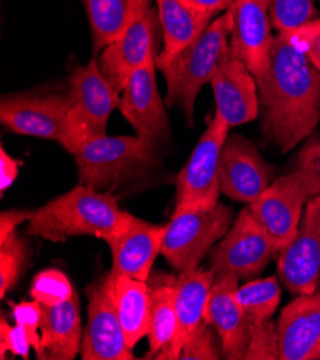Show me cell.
I'll list each match as a JSON object with an SVG mask.
<instances>
[{"instance_id":"obj_16","label":"cell","mask_w":320,"mask_h":360,"mask_svg":"<svg viewBox=\"0 0 320 360\" xmlns=\"http://www.w3.org/2000/svg\"><path fill=\"white\" fill-rule=\"evenodd\" d=\"M216 112L230 128L252 122L259 117V86L255 75L231 49H224L220 65L211 79Z\"/></svg>"},{"instance_id":"obj_31","label":"cell","mask_w":320,"mask_h":360,"mask_svg":"<svg viewBox=\"0 0 320 360\" xmlns=\"http://www.w3.org/2000/svg\"><path fill=\"white\" fill-rule=\"evenodd\" d=\"M223 356L222 342L215 335V326L203 320L186 342L180 357L181 360H217Z\"/></svg>"},{"instance_id":"obj_19","label":"cell","mask_w":320,"mask_h":360,"mask_svg":"<svg viewBox=\"0 0 320 360\" xmlns=\"http://www.w3.org/2000/svg\"><path fill=\"white\" fill-rule=\"evenodd\" d=\"M165 227L154 226L138 217L120 234L105 240L113 253V270L117 274L147 281L157 256L161 253Z\"/></svg>"},{"instance_id":"obj_36","label":"cell","mask_w":320,"mask_h":360,"mask_svg":"<svg viewBox=\"0 0 320 360\" xmlns=\"http://www.w3.org/2000/svg\"><path fill=\"white\" fill-rule=\"evenodd\" d=\"M32 211L27 210H6L0 215V241L16 233V227L25 221H29Z\"/></svg>"},{"instance_id":"obj_28","label":"cell","mask_w":320,"mask_h":360,"mask_svg":"<svg viewBox=\"0 0 320 360\" xmlns=\"http://www.w3.org/2000/svg\"><path fill=\"white\" fill-rule=\"evenodd\" d=\"M26 257V244L16 233L0 241V297L4 300L18 283Z\"/></svg>"},{"instance_id":"obj_10","label":"cell","mask_w":320,"mask_h":360,"mask_svg":"<svg viewBox=\"0 0 320 360\" xmlns=\"http://www.w3.org/2000/svg\"><path fill=\"white\" fill-rule=\"evenodd\" d=\"M277 271L295 296L320 289V197L307 201L295 238L279 253Z\"/></svg>"},{"instance_id":"obj_21","label":"cell","mask_w":320,"mask_h":360,"mask_svg":"<svg viewBox=\"0 0 320 360\" xmlns=\"http://www.w3.org/2000/svg\"><path fill=\"white\" fill-rule=\"evenodd\" d=\"M215 271L210 270H191L183 273L175 281V311H177V332L171 346L158 359L175 360L204 320L208 297L212 283H215Z\"/></svg>"},{"instance_id":"obj_6","label":"cell","mask_w":320,"mask_h":360,"mask_svg":"<svg viewBox=\"0 0 320 360\" xmlns=\"http://www.w3.org/2000/svg\"><path fill=\"white\" fill-rule=\"evenodd\" d=\"M233 211L224 204L211 208L175 210L165 226L161 255L180 274L196 270L217 240L230 230Z\"/></svg>"},{"instance_id":"obj_37","label":"cell","mask_w":320,"mask_h":360,"mask_svg":"<svg viewBox=\"0 0 320 360\" xmlns=\"http://www.w3.org/2000/svg\"><path fill=\"white\" fill-rule=\"evenodd\" d=\"M19 167L20 162L11 157L5 148H0V172H2V178H0V190H2V194L13 184L19 174Z\"/></svg>"},{"instance_id":"obj_23","label":"cell","mask_w":320,"mask_h":360,"mask_svg":"<svg viewBox=\"0 0 320 360\" xmlns=\"http://www.w3.org/2000/svg\"><path fill=\"white\" fill-rule=\"evenodd\" d=\"M114 300L127 343L131 349L148 335L151 319V289L147 281H139L114 271L105 276Z\"/></svg>"},{"instance_id":"obj_9","label":"cell","mask_w":320,"mask_h":360,"mask_svg":"<svg viewBox=\"0 0 320 360\" xmlns=\"http://www.w3.org/2000/svg\"><path fill=\"white\" fill-rule=\"evenodd\" d=\"M279 253L280 250L247 207L240 211L233 227L212 251L211 270L215 276L231 274L238 280H248L260 274Z\"/></svg>"},{"instance_id":"obj_13","label":"cell","mask_w":320,"mask_h":360,"mask_svg":"<svg viewBox=\"0 0 320 360\" xmlns=\"http://www.w3.org/2000/svg\"><path fill=\"white\" fill-rule=\"evenodd\" d=\"M307 201L302 179L293 171L274 179L256 201L248 204V208L273 244L281 251L295 238Z\"/></svg>"},{"instance_id":"obj_20","label":"cell","mask_w":320,"mask_h":360,"mask_svg":"<svg viewBox=\"0 0 320 360\" xmlns=\"http://www.w3.org/2000/svg\"><path fill=\"white\" fill-rule=\"evenodd\" d=\"M279 359L309 360L320 342V290L299 295L277 321Z\"/></svg>"},{"instance_id":"obj_25","label":"cell","mask_w":320,"mask_h":360,"mask_svg":"<svg viewBox=\"0 0 320 360\" xmlns=\"http://www.w3.org/2000/svg\"><path fill=\"white\" fill-rule=\"evenodd\" d=\"M162 29L164 48L158 56L168 58L196 41L216 19V15L203 13L187 0H155Z\"/></svg>"},{"instance_id":"obj_40","label":"cell","mask_w":320,"mask_h":360,"mask_svg":"<svg viewBox=\"0 0 320 360\" xmlns=\"http://www.w3.org/2000/svg\"><path fill=\"white\" fill-rule=\"evenodd\" d=\"M11 329L12 326H9L5 316H2V320H0V359H6V343L9 339Z\"/></svg>"},{"instance_id":"obj_15","label":"cell","mask_w":320,"mask_h":360,"mask_svg":"<svg viewBox=\"0 0 320 360\" xmlns=\"http://www.w3.org/2000/svg\"><path fill=\"white\" fill-rule=\"evenodd\" d=\"M88 325L81 343L84 360H131L124 329L105 277L87 289Z\"/></svg>"},{"instance_id":"obj_34","label":"cell","mask_w":320,"mask_h":360,"mask_svg":"<svg viewBox=\"0 0 320 360\" xmlns=\"http://www.w3.org/2000/svg\"><path fill=\"white\" fill-rule=\"evenodd\" d=\"M279 33L297 48L320 72V18H316L296 29Z\"/></svg>"},{"instance_id":"obj_29","label":"cell","mask_w":320,"mask_h":360,"mask_svg":"<svg viewBox=\"0 0 320 360\" xmlns=\"http://www.w3.org/2000/svg\"><path fill=\"white\" fill-rule=\"evenodd\" d=\"M74 293V287L69 278L55 269L41 271L33 277L30 284L32 299L45 306L60 304L72 297Z\"/></svg>"},{"instance_id":"obj_18","label":"cell","mask_w":320,"mask_h":360,"mask_svg":"<svg viewBox=\"0 0 320 360\" xmlns=\"http://www.w3.org/2000/svg\"><path fill=\"white\" fill-rule=\"evenodd\" d=\"M238 278L231 274L216 276L212 283L204 320L211 323L219 333L223 357L230 360L244 359L250 342L252 325L241 306L234 299Z\"/></svg>"},{"instance_id":"obj_33","label":"cell","mask_w":320,"mask_h":360,"mask_svg":"<svg viewBox=\"0 0 320 360\" xmlns=\"http://www.w3.org/2000/svg\"><path fill=\"white\" fill-rule=\"evenodd\" d=\"M244 359H279V332L277 325L270 320L252 325L250 342H248Z\"/></svg>"},{"instance_id":"obj_14","label":"cell","mask_w":320,"mask_h":360,"mask_svg":"<svg viewBox=\"0 0 320 360\" xmlns=\"http://www.w3.org/2000/svg\"><path fill=\"white\" fill-rule=\"evenodd\" d=\"M271 0H233L230 46L250 69L256 81L262 79L270 65L274 36L271 34Z\"/></svg>"},{"instance_id":"obj_39","label":"cell","mask_w":320,"mask_h":360,"mask_svg":"<svg viewBox=\"0 0 320 360\" xmlns=\"http://www.w3.org/2000/svg\"><path fill=\"white\" fill-rule=\"evenodd\" d=\"M187 4L203 13L217 16V13L230 9L233 0H187Z\"/></svg>"},{"instance_id":"obj_4","label":"cell","mask_w":320,"mask_h":360,"mask_svg":"<svg viewBox=\"0 0 320 360\" xmlns=\"http://www.w3.org/2000/svg\"><path fill=\"white\" fill-rule=\"evenodd\" d=\"M79 184L110 193L111 188L148 171L158 161L157 143L150 138L99 136L74 154Z\"/></svg>"},{"instance_id":"obj_5","label":"cell","mask_w":320,"mask_h":360,"mask_svg":"<svg viewBox=\"0 0 320 360\" xmlns=\"http://www.w3.org/2000/svg\"><path fill=\"white\" fill-rule=\"evenodd\" d=\"M72 106L69 110L65 138L60 146L75 154L91 139L105 136L108 120L120 106V94L103 78L95 55L88 65L78 66L70 77Z\"/></svg>"},{"instance_id":"obj_3","label":"cell","mask_w":320,"mask_h":360,"mask_svg":"<svg viewBox=\"0 0 320 360\" xmlns=\"http://www.w3.org/2000/svg\"><path fill=\"white\" fill-rule=\"evenodd\" d=\"M231 25V15L226 11L180 52L155 59L157 68L167 82L165 105L180 108L190 127L194 125L196 99L201 88L215 77L222 55L230 44Z\"/></svg>"},{"instance_id":"obj_22","label":"cell","mask_w":320,"mask_h":360,"mask_svg":"<svg viewBox=\"0 0 320 360\" xmlns=\"http://www.w3.org/2000/svg\"><path fill=\"white\" fill-rule=\"evenodd\" d=\"M81 306L74 293L69 300L56 304H42L41 353L38 359L72 360L81 352Z\"/></svg>"},{"instance_id":"obj_42","label":"cell","mask_w":320,"mask_h":360,"mask_svg":"<svg viewBox=\"0 0 320 360\" xmlns=\"http://www.w3.org/2000/svg\"><path fill=\"white\" fill-rule=\"evenodd\" d=\"M317 2H319V4H320V0H317Z\"/></svg>"},{"instance_id":"obj_32","label":"cell","mask_w":320,"mask_h":360,"mask_svg":"<svg viewBox=\"0 0 320 360\" xmlns=\"http://www.w3.org/2000/svg\"><path fill=\"white\" fill-rule=\"evenodd\" d=\"M295 172L300 176L309 200L320 197V138H312L296 158Z\"/></svg>"},{"instance_id":"obj_12","label":"cell","mask_w":320,"mask_h":360,"mask_svg":"<svg viewBox=\"0 0 320 360\" xmlns=\"http://www.w3.org/2000/svg\"><path fill=\"white\" fill-rule=\"evenodd\" d=\"M160 36H162L158 11L150 8L122 36L106 46L98 65L103 78L122 94L134 72L151 56L160 55Z\"/></svg>"},{"instance_id":"obj_1","label":"cell","mask_w":320,"mask_h":360,"mask_svg":"<svg viewBox=\"0 0 320 360\" xmlns=\"http://www.w3.org/2000/svg\"><path fill=\"white\" fill-rule=\"evenodd\" d=\"M257 86L263 138L280 153L292 151L320 122V72L279 33Z\"/></svg>"},{"instance_id":"obj_26","label":"cell","mask_w":320,"mask_h":360,"mask_svg":"<svg viewBox=\"0 0 320 360\" xmlns=\"http://www.w3.org/2000/svg\"><path fill=\"white\" fill-rule=\"evenodd\" d=\"M175 281L151 289V319L148 329V357L161 356L172 343L177 332L175 311Z\"/></svg>"},{"instance_id":"obj_38","label":"cell","mask_w":320,"mask_h":360,"mask_svg":"<svg viewBox=\"0 0 320 360\" xmlns=\"http://www.w3.org/2000/svg\"><path fill=\"white\" fill-rule=\"evenodd\" d=\"M29 347H30V342H29V338H27L26 332L23 330V328L19 325L12 328L11 333H9L8 343H6V352L11 350L13 354L27 359Z\"/></svg>"},{"instance_id":"obj_2","label":"cell","mask_w":320,"mask_h":360,"mask_svg":"<svg viewBox=\"0 0 320 360\" xmlns=\"http://www.w3.org/2000/svg\"><path fill=\"white\" fill-rule=\"evenodd\" d=\"M132 220L134 215L122 211L111 193L79 184L32 211L27 233L53 243L77 236H95L105 241L124 231Z\"/></svg>"},{"instance_id":"obj_7","label":"cell","mask_w":320,"mask_h":360,"mask_svg":"<svg viewBox=\"0 0 320 360\" xmlns=\"http://www.w3.org/2000/svg\"><path fill=\"white\" fill-rule=\"evenodd\" d=\"M229 131V124L216 112L177 176L175 210L211 208L219 204V165Z\"/></svg>"},{"instance_id":"obj_8","label":"cell","mask_w":320,"mask_h":360,"mask_svg":"<svg viewBox=\"0 0 320 360\" xmlns=\"http://www.w3.org/2000/svg\"><path fill=\"white\" fill-rule=\"evenodd\" d=\"M70 106V91L4 95L0 102V122L11 132L62 143Z\"/></svg>"},{"instance_id":"obj_24","label":"cell","mask_w":320,"mask_h":360,"mask_svg":"<svg viewBox=\"0 0 320 360\" xmlns=\"http://www.w3.org/2000/svg\"><path fill=\"white\" fill-rule=\"evenodd\" d=\"M95 55L103 51L151 8V0H82Z\"/></svg>"},{"instance_id":"obj_17","label":"cell","mask_w":320,"mask_h":360,"mask_svg":"<svg viewBox=\"0 0 320 360\" xmlns=\"http://www.w3.org/2000/svg\"><path fill=\"white\" fill-rule=\"evenodd\" d=\"M157 56H151L134 72L118 106L135 132L155 143L169 134L168 117L155 79Z\"/></svg>"},{"instance_id":"obj_41","label":"cell","mask_w":320,"mask_h":360,"mask_svg":"<svg viewBox=\"0 0 320 360\" xmlns=\"http://www.w3.org/2000/svg\"><path fill=\"white\" fill-rule=\"evenodd\" d=\"M309 360H320V342H319V345L314 347V350L312 352Z\"/></svg>"},{"instance_id":"obj_11","label":"cell","mask_w":320,"mask_h":360,"mask_svg":"<svg viewBox=\"0 0 320 360\" xmlns=\"http://www.w3.org/2000/svg\"><path fill=\"white\" fill-rule=\"evenodd\" d=\"M274 168L262 157L255 142L229 135L220 155L219 186L229 198L252 204L273 183Z\"/></svg>"},{"instance_id":"obj_35","label":"cell","mask_w":320,"mask_h":360,"mask_svg":"<svg viewBox=\"0 0 320 360\" xmlns=\"http://www.w3.org/2000/svg\"><path fill=\"white\" fill-rule=\"evenodd\" d=\"M13 317L16 325L22 326L26 332L30 346L37 352V356L41 353V335L38 329H41L42 321V304L37 300L23 302L13 306Z\"/></svg>"},{"instance_id":"obj_27","label":"cell","mask_w":320,"mask_h":360,"mask_svg":"<svg viewBox=\"0 0 320 360\" xmlns=\"http://www.w3.org/2000/svg\"><path fill=\"white\" fill-rule=\"evenodd\" d=\"M280 296L281 290L276 277L245 283L234 292V299L241 306L250 325L269 320L280 303Z\"/></svg>"},{"instance_id":"obj_30","label":"cell","mask_w":320,"mask_h":360,"mask_svg":"<svg viewBox=\"0 0 320 360\" xmlns=\"http://www.w3.org/2000/svg\"><path fill=\"white\" fill-rule=\"evenodd\" d=\"M271 22L279 32L296 29L317 18L313 0H271Z\"/></svg>"}]
</instances>
